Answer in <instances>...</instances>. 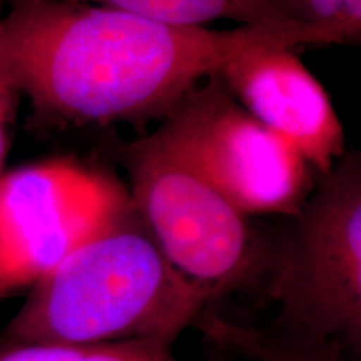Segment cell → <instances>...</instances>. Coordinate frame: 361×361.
<instances>
[{
	"instance_id": "277c9868",
	"label": "cell",
	"mask_w": 361,
	"mask_h": 361,
	"mask_svg": "<svg viewBox=\"0 0 361 361\" xmlns=\"http://www.w3.org/2000/svg\"><path fill=\"white\" fill-rule=\"evenodd\" d=\"M129 194L166 259L216 298L266 276L269 245L159 134L123 151Z\"/></svg>"
},
{
	"instance_id": "4fadbf2b",
	"label": "cell",
	"mask_w": 361,
	"mask_h": 361,
	"mask_svg": "<svg viewBox=\"0 0 361 361\" xmlns=\"http://www.w3.org/2000/svg\"><path fill=\"white\" fill-rule=\"evenodd\" d=\"M4 4H6V0H0V7H2Z\"/></svg>"
},
{
	"instance_id": "8fae6325",
	"label": "cell",
	"mask_w": 361,
	"mask_h": 361,
	"mask_svg": "<svg viewBox=\"0 0 361 361\" xmlns=\"http://www.w3.org/2000/svg\"><path fill=\"white\" fill-rule=\"evenodd\" d=\"M228 341L241 346L255 356L256 361H348V353L338 345L281 340L238 326L229 329Z\"/></svg>"
},
{
	"instance_id": "5b68a950",
	"label": "cell",
	"mask_w": 361,
	"mask_h": 361,
	"mask_svg": "<svg viewBox=\"0 0 361 361\" xmlns=\"http://www.w3.org/2000/svg\"><path fill=\"white\" fill-rule=\"evenodd\" d=\"M137 214L106 171L52 159L0 178V303L30 290L75 250Z\"/></svg>"
},
{
	"instance_id": "3957f363",
	"label": "cell",
	"mask_w": 361,
	"mask_h": 361,
	"mask_svg": "<svg viewBox=\"0 0 361 361\" xmlns=\"http://www.w3.org/2000/svg\"><path fill=\"white\" fill-rule=\"evenodd\" d=\"M266 296L281 340L361 348V157L345 152L269 245Z\"/></svg>"
},
{
	"instance_id": "9c48e42d",
	"label": "cell",
	"mask_w": 361,
	"mask_h": 361,
	"mask_svg": "<svg viewBox=\"0 0 361 361\" xmlns=\"http://www.w3.org/2000/svg\"><path fill=\"white\" fill-rule=\"evenodd\" d=\"M0 361H179L173 348L151 341L24 343L0 345Z\"/></svg>"
},
{
	"instance_id": "6da1fadb",
	"label": "cell",
	"mask_w": 361,
	"mask_h": 361,
	"mask_svg": "<svg viewBox=\"0 0 361 361\" xmlns=\"http://www.w3.org/2000/svg\"><path fill=\"white\" fill-rule=\"evenodd\" d=\"M0 40L20 96L72 124L166 116L241 54L318 45L295 27L171 25L69 0H11Z\"/></svg>"
},
{
	"instance_id": "8992f818",
	"label": "cell",
	"mask_w": 361,
	"mask_h": 361,
	"mask_svg": "<svg viewBox=\"0 0 361 361\" xmlns=\"http://www.w3.org/2000/svg\"><path fill=\"white\" fill-rule=\"evenodd\" d=\"M156 133L246 218H290L314 189L305 157L247 114L218 74L180 99Z\"/></svg>"
},
{
	"instance_id": "ba28073f",
	"label": "cell",
	"mask_w": 361,
	"mask_h": 361,
	"mask_svg": "<svg viewBox=\"0 0 361 361\" xmlns=\"http://www.w3.org/2000/svg\"><path fill=\"white\" fill-rule=\"evenodd\" d=\"M69 2L114 8L171 25L207 27V24H213L216 20H233L239 25L295 27L310 32L298 22L290 0H69ZM311 35L316 39L314 34Z\"/></svg>"
},
{
	"instance_id": "7a4b0ae2",
	"label": "cell",
	"mask_w": 361,
	"mask_h": 361,
	"mask_svg": "<svg viewBox=\"0 0 361 361\" xmlns=\"http://www.w3.org/2000/svg\"><path fill=\"white\" fill-rule=\"evenodd\" d=\"M216 296L166 259L139 213L45 274L0 345L151 341L173 348Z\"/></svg>"
},
{
	"instance_id": "30bf717a",
	"label": "cell",
	"mask_w": 361,
	"mask_h": 361,
	"mask_svg": "<svg viewBox=\"0 0 361 361\" xmlns=\"http://www.w3.org/2000/svg\"><path fill=\"white\" fill-rule=\"evenodd\" d=\"M298 22L319 45H353L361 39V0H290Z\"/></svg>"
},
{
	"instance_id": "7c38bea8",
	"label": "cell",
	"mask_w": 361,
	"mask_h": 361,
	"mask_svg": "<svg viewBox=\"0 0 361 361\" xmlns=\"http://www.w3.org/2000/svg\"><path fill=\"white\" fill-rule=\"evenodd\" d=\"M20 92L8 71L6 56H4L2 40H0V178L4 176V162H6L8 146V129L16 116L17 102Z\"/></svg>"
},
{
	"instance_id": "52a82bcc",
	"label": "cell",
	"mask_w": 361,
	"mask_h": 361,
	"mask_svg": "<svg viewBox=\"0 0 361 361\" xmlns=\"http://www.w3.org/2000/svg\"><path fill=\"white\" fill-rule=\"evenodd\" d=\"M234 101L290 142L313 173L326 176L345 154V129L331 97L293 47H258L218 72Z\"/></svg>"
}]
</instances>
